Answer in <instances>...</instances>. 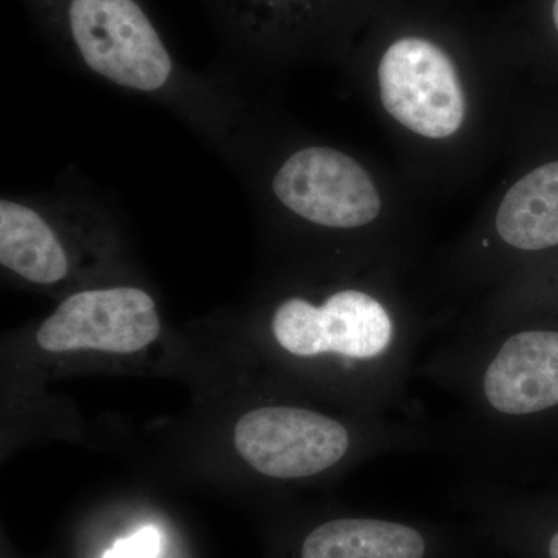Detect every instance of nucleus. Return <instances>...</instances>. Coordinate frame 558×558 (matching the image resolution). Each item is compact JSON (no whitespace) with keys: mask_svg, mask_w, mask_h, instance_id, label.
I'll return each mask as SVG.
<instances>
[{"mask_svg":"<svg viewBox=\"0 0 558 558\" xmlns=\"http://www.w3.org/2000/svg\"><path fill=\"white\" fill-rule=\"evenodd\" d=\"M453 499L481 546L512 558H558V490H519L476 472Z\"/></svg>","mask_w":558,"mask_h":558,"instance_id":"nucleus-8","label":"nucleus"},{"mask_svg":"<svg viewBox=\"0 0 558 558\" xmlns=\"http://www.w3.org/2000/svg\"><path fill=\"white\" fill-rule=\"evenodd\" d=\"M553 21H554V27H556V31L558 33V0H554Z\"/></svg>","mask_w":558,"mask_h":558,"instance_id":"nucleus-12","label":"nucleus"},{"mask_svg":"<svg viewBox=\"0 0 558 558\" xmlns=\"http://www.w3.org/2000/svg\"><path fill=\"white\" fill-rule=\"evenodd\" d=\"M65 60L120 89L167 105L209 137H223L236 101L183 68L143 0H21Z\"/></svg>","mask_w":558,"mask_h":558,"instance_id":"nucleus-3","label":"nucleus"},{"mask_svg":"<svg viewBox=\"0 0 558 558\" xmlns=\"http://www.w3.org/2000/svg\"><path fill=\"white\" fill-rule=\"evenodd\" d=\"M421 373L457 398L447 444L499 472L558 433V322L523 318L473 329Z\"/></svg>","mask_w":558,"mask_h":558,"instance_id":"nucleus-1","label":"nucleus"},{"mask_svg":"<svg viewBox=\"0 0 558 558\" xmlns=\"http://www.w3.org/2000/svg\"><path fill=\"white\" fill-rule=\"evenodd\" d=\"M109 222L101 208L78 199L0 201V264L28 284L69 281L75 245H105Z\"/></svg>","mask_w":558,"mask_h":558,"instance_id":"nucleus-4","label":"nucleus"},{"mask_svg":"<svg viewBox=\"0 0 558 558\" xmlns=\"http://www.w3.org/2000/svg\"><path fill=\"white\" fill-rule=\"evenodd\" d=\"M269 330L290 362L322 369L352 413L409 410L417 329L384 282H339L322 295L279 300Z\"/></svg>","mask_w":558,"mask_h":558,"instance_id":"nucleus-2","label":"nucleus"},{"mask_svg":"<svg viewBox=\"0 0 558 558\" xmlns=\"http://www.w3.org/2000/svg\"><path fill=\"white\" fill-rule=\"evenodd\" d=\"M333 0H204L227 49L236 57H274L299 43Z\"/></svg>","mask_w":558,"mask_h":558,"instance_id":"nucleus-10","label":"nucleus"},{"mask_svg":"<svg viewBox=\"0 0 558 558\" xmlns=\"http://www.w3.org/2000/svg\"><path fill=\"white\" fill-rule=\"evenodd\" d=\"M377 81L384 109L413 134L442 140L464 126V86L449 53L433 40L403 36L389 44Z\"/></svg>","mask_w":558,"mask_h":558,"instance_id":"nucleus-6","label":"nucleus"},{"mask_svg":"<svg viewBox=\"0 0 558 558\" xmlns=\"http://www.w3.org/2000/svg\"><path fill=\"white\" fill-rule=\"evenodd\" d=\"M160 549V534L154 526H146L121 538L102 558H157Z\"/></svg>","mask_w":558,"mask_h":558,"instance_id":"nucleus-11","label":"nucleus"},{"mask_svg":"<svg viewBox=\"0 0 558 558\" xmlns=\"http://www.w3.org/2000/svg\"><path fill=\"white\" fill-rule=\"evenodd\" d=\"M156 301L132 286L86 289L62 301L36 332L40 349L53 354L100 351L134 354L157 340Z\"/></svg>","mask_w":558,"mask_h":558,"instance_id":"nucleus-7","label":"nucleus"},{"mask_svg":"<svg viewBox=\"0 0 558 558\" xmlns=\"http://www.w3.org/2000/svg\"><path fill=\"white\" fill-rule=\"evenodd\" d=\"M269 189L293 218L328 231H359L379 219L381 197L359 160L332 146L293 150L271 175Z\"/></svg>","mask_w":558,"mask_h":558,"instance_id":"nucleus-5","label":"nucleus"},{"mask_svg":"<svg viewBox=\"0 0 558 558\" xmlns=\"http://www.w3.org/2000/svg\"><path fill=\"white\" fill-rule=\"evenodd\" d=\"M558 247V160L529 171L512 185L494 220V248L481 255L488 274Z\"/></svg>","mask_w":558,"mask_h":558,"instance_id":"nucleus-9","label":"nucleus"}]
</instances>
